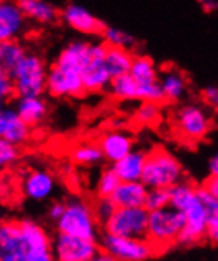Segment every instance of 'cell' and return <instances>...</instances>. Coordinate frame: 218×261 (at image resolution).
<instances>
[{
	"label": "cell",
	"mask_w": 218,
	"mask_h": 261,
	"mask_svg": "<svg viewBox=\"0 0 218 261\" xmlns=\"http://www.w3.org/2000/svg\"><path fill=\"white\" fill-rule=\"evenodd\" d=\"M103 37V43L107 44V46H117V48H123V49H133L138 40L125 32V30H122L119 27H114V25H104L103 30H101V34Z\"/></svg>",
	"instance_id": "f546056e"
},
{
	"label": "cell",
	"mask_w": 218,
	"mask_h": 261,
	"mask_svg": "<svg viewBox=\"0 0 218 261\" xmlns=\"http://www.w3.org/2000/svg\"><path fill=\"white\" fill-rule=\"evenodd\" d=\"M46 74L48 65L38 54H29L21 59L10 76L14 94L19 95H43L46 92Z\"/></svg>",
	"instance_id": "8992f818"
},
{
	"label": "cell",
	"mask_w": 218,
	"mask_h": 261,
	"mask_svg": "<svg viewBox=\"0 0 218 261\" xmlns=\"http://www.w3.org/2000/svg\"><path fill=\"white\" fill-rule=\"evenodd\" d=\"M100 250L97 239L59 233L52 241V255L59 261H93Z\"/></svg>",
	"instance_id": "8fae6325"
},
{
	"label": "cell",
	"mask_w": 218,
	"mask_h": 261,
	"mask_svg": "<svg viewBox=\"0 0 218 261\" xmlns=\"http://www.w3.org/2000/svg\"><path fill=\"white\" fill-rule=\"evenodd\" d=\"M176 128L183 140L199 141L212 128V117L204 106L192 103L183 105L176 113Z\"/></svg>",
	"instance_id": "30bf717a"
},
{
	"label": "cell",
	"mask_w": 218,
	"mask_h": 261,
	"mask_svg": "<svg viewBox=\"0 0 218 261\" xmlns=\"http://www.w3.org/2000/svg\"><path fill=\"white\" fill-rule=\"evenodd\" d=\"M149 211L144 206L136 207H116L113 216L103 226L104 233L125 238H146Z\"/></svg>",
	"instance_id": "ba28073f"
},
{
	"label": "cell",
	"mask_w": 218,
	"mask_h": 261,
	"mask_svg": "<svg viewBox=\"0 0 218 261\" xmlns=\"http://www.w3.org/2000/svg\"><path fill=\"white\" fill-rule=\"evenodd\" d=\"M119 182H120V179L117 177L113 168H106L97 180V195L98 196H111V193L119 186Z\"/></svg>",
	"instance_id": "1f68e13d"
},
{
	"label": "cell",
	"mask_w": 218,
	"mask_h": 261,
	"mask_svg": "<svg viewBox=\"0 0 218 261\" xmlns=\"http://www.w3.org/2000/svg\"><path fill=\"white\" fill-rule=\"evenodd\" d=\"M62 212H64V203H54V204H51L49 209H48V217H49V220L57 222V219L62 216Z\"/></svg>",
	"instance_id": "74e56055"
},
{
	"label": "cell",
	"mask_w": 218,
	"mask_h": 261,
	"mask_svg": "<svg viewBox=\"0 0 218 261\" xmlns=\"http://www.w3.org/2000/svg\"><path fill=\"white\" fill-rule=\"evenodd\" d=\"M201 7L204 8L207 13H213L216 11V7H218V0H199Z\"/></svg>",
	"instance_id": "60d3db41"
},
{
	"label": "cell",
	"mask_w": 218,
	"mask_h": 261,
	"mask_svg": "<svg viewBox=\"0 0 218 261\" xmlns=\"http://www.w3.org/2000/svg\"><path fill=\"white\" fill-rule=\"evenodd\" d=\"M198 195L206 209V222H207L206 238L212 244H216L218 241V196L212 195L204 186L198 187Z\"/></svg>",
	"instance_id": "484cf974"
},
{
	"label": "cell",
	"mask_w": 218,
	"mask_h": 261,
	"mask_svg": "<svg viewBox=\"0 0 218 261\" xmlns=\"http://www.w3.org/2000/svg\"><path fill=\"white\" fill-rule=\"evenodd\" d=\"M128 73L138 83L158 81V68L149 56H133Z\"/></svg>",
	"instance_id": "83f0119b"
},
{
	"label": "cell",
	"mask_w": 218,
	"mask_h": 261,
	"mask_svg": "<svg viewBox=\"0 0 218 261\" xmlns=\"http://www.w3.org/2000/svg\"><path fill=\"white\" fill-rule=\"evenodd\" d=\"M104 49L106 44L103 41L92 43V59L81 71L84 92H89V94H98V92L106 90L111 81V74L103 62Z\"/></svg>",
	"instance_id": "4fadbf2b"
},
{
	"label": "cell",
	"mask_w": 218,
	"mask_h": 261,
	"mask_svg": "<svg viewBox=\"0 0 218 261\" xmlns=\"http://www.w3.org/2000/svg\"><path fill=\"white\" fill-rule=\"evenodd\" d=\"M57 184L54 176L44 170H32L22 180V193L32 201H46L56 193Z\"/></svg>",
	"instance_id": "e0dca14e"
},
{
	"label": "cell",
	"mask_w": 218,
	"mask_h": 261,
	"mask_svg": "<svg viewBox=\"0 0 218 261\" xmlns=\"http://www.w3.org/2000/svg\"><path fill=\"white\" fill-rule=\"evenodd\" d=\"M19 159V149L16 144L8 143L0 138V168L10 166Z\"/></svg>",
	"instance_id": "e575fe53"
},
{
	"label": "cell",
	"mask_w": 218,
	"mask_h": 261,
	"mask_svg": "<svg viewBox=\"0 0 218 261\" xmlns=\"http://www.w3.org/2000/svg\"><path fill=\"white\" fill-rule=\"evenodd\" d=\"M92 59V43L84 40H76L68 43L64 49L59 53L54 64L67 67L76 71H83V68L89 64Z\"/></svg>",
	"instance_id": "d6986e66"
},
{
	"label": "cell",
	"mask_w": 218,
	"mask_h": 261,
	"mask_svg": "<svg viewBox=\"0 0 218 261\" xmlns=\"http://www.w3.org/2000/svg\"><path fill=\"white\" fill-rule=\"evenodd\" d=\"M60 18L70 29L83 35H100L103 27L106 25L90 10H87L79 4H71V2L62 10Z\"/></svg>",
	"instance_id": "5bb4252c"
},
{
	"label": "cell",
	"mask_w": 218,
	"mask_h": 261,
	"mask_svg": "<svg viewBox=\"0 0 218 261\" xmlns=\"http://www.w3.org/2000/svg\"><path fill=\"white\" fill-rule=\"evenodd\" d=\"M100 249L113 261H146L158 253L147 238H125L111 233L103 234Z\"/></svg>",
	"instance_id": "52a82bcc"
},
{
	"label": "cell",
	"mask_w": 218,
	"mask_h": 261,
	"mask_svg": "<svg viewBox=\"0 0 218 261\" xmlns=\"http://www.w3.org/2000/svg\"><path fill=\"white\" fill-rule=\"evenodd\" d=\"M202 98H204V101L209 106H216L218 105V89H216V86H213V84L206 86L204 90H202Z\"/></svg>",
	"instance_id": "8d00e7d4"
},
{
	"label": "cell",
	"mask_w": 218,
	"mask_h": 261,
	"mask_svg": "<svg viewBox=\"0 0 218 261\" xmlns=\"http://www.w3.org/2000/svg\"><path fill=\"white\" fill-rule=\"evenodd\" d=\"M13 108L30 128L40 125L48 116V101L41 95H19Z\"/></svg>",
	"instance_id": "ffe728a7"
},
{
	"label": "cell",
	"mask_w": 218,
	"mask_h": 261,
	"mask_svg": "<svg viewBox=\"0 0 218 261\" xmlns=\"http://www.w3.org/2000/svg\"><path fill=\"white\" fill-rule=\"evenodd\" d=\"M27 27V19L16 0H0V41L18 40Z\"/></svg>",
	"instance_id": "9a60e30c"
},
{
	"label": "cell",
	"mask_w": 218,
	"mask_h": 261,
	"mask_svg": "<svg viewBox=\"0 0 218 261\" xmlns=\"http://www.w3.org/2000/svg\"><path fill=\"white\" fill-rule=\"evenodd\" d=\"M169 206V190L168 189H147L144 207L147 211L161 209Z\"/></svg>",
	"instance_id": "d6a6232c"
},
{
	"label": "cell",
	"mask_w": 218,
	"mask_h": 261,
	"mask_svg": "<svg viewBox=\"0 0 218 261\" xmlns=\"http://www.w3.org/2000/svg\"><path fill=\"white\" fill-rule=\"evenodd\" d=\"M25 56V48L18 40H5L0 41V68L7 73H11L21 59Z\"/></svg>",
	"instance_id": "4316f807"
},
{
	"label": "cell",
	"mask_w": 218,
	"mask_h": 261,
	"mask_svg": "<svg viewBox=\"0 0 218 261\" xmlns=\"http://www.w3.org/2000/svg\"><path fill=\"white\" fill-rule=\"evenodd\" d=\"M0 138L16 146L27 143L30 138V127L21 119L16 110L7 105L0 108Z\"/></svg>",
	"instance_id": "2e32d148"
},
{
	"label": "cell",
	"mask_w": 218,
	"mask_h": 261,
	"mask_svg": "<svg viewBox=\"0 0 218 261\" xmlns=\"http://www.w3.org/2000/svg\"><path fill=\"white\" fill-rule=\"evenodd\" d=\"M146 193L147 187L141 180H120L109 198L117 207H136L144 206Z\"/></svg>",
	"instance_id": "44dd1931"
},
{
	"label": "cell",
	"mask_w": 218,
	"mask_h": 261,
	"mask_svg": "<svg viewBox=\"0 0 218 261\" xmlns=\"http://www.w3.org/2000/svg\"><path fill=\"white\" fill-rule=\"evenodd\" d=\"M161 119V108L160 103L155 101H143L134 111V122L138 125L149 127L158 124Z\"/></svg>",
	"instance_id": "4dcf8cb0"
},
{
	"label": "cell",
	"mask_w": 218,
	"mask_h": 261,
	"mask_svg": "<svg viewBox=\"0 0 218 261\" xmlns=\"http://www.w3.org/2000/svg\"><path fill=\"white\" fill-rule=\"evenodd\" d=\"M13 95H14V87H13L11 76L10 73L0 68V108H4L13 98Z\"/></svg>",
	"instance_id": "d590c367"
},
{
	"label": "cell",
	"mask_w": 218,
	"mask_h": 261,
	"mask_svg": "<svg viewBox=\"0 0 218 261\" xmlns=\"http://www.w3.org/2000/svg\"><path fill=\"white\" fill-rule=\"evenodd\" d=\"M98 146L103 159L114 163L134 147V138L125 130H111L100 138Z\"/></svg>",
	"instance_id": "ac0fdd59"
},
{
	"label": "cell",
	"mask_w": 218,
	"mask_h": 261,
	"mask_svg": "<svg viewBox=\"0 0 218 261\" xmlns=\"http://www.w3.org/2000/svg\"><path fill=\"white\" fill-rule=\"evenodd\" d=\"M158 84L161 87L165 100L169 101L182 100L188 90V81H186L185 74L173 67L158 71Z\"/></svg>",
	"instance_id": "603a6c76"
},
{
	"label": "cell",
	"mask_w": 218,
	"mask_h": 261,
	"mask_svg": "<svg viewBox=\"0 0 218 261\" xmlns=\"http://www.w3.org/2000/svg\"><path fill=\"white\" fill-rule=\"evenodd\" d=\"M183 179V168L171 152L155 149L147 153L141 182L147 189H169Z\"/></svg>",
	"instance_id": "277c9868"
},
{
	"label": "cell",
	"mask_w": 218,
	"mask_h": 261,
	"mask_svg": "<svg viewBox=\"0 0 218 261\" xmlns=\"http://www.w3.org/2000/svg\"><path fill=\"white\" fill-rule=\"evenodd\" d=\"M52 241L34 220H5L0 225V261H51Z\"/></svg>",
	"instance_id": "6da1fadb"
},
{
	"label": "cell",
	"mask_w": 218,
	"mask_h": 261,
	"mask_svg": "<svg viewBox=\"0 0 218 261\" xmlns=\"http://www.w3.org/2000/svg\"><path fill=\"white\" fill-rule=\"evenodd\" d=\"M5 222V209L2 206V203H0V225H2Z\"/></svg>",
	"instance_id": "b9f144b4"
},
{
	"label": "cell",
	"mask_w": 218,
	"mask_h": 261,
	"mask_svg": "<svg viewBox=\"0 0 218 261\" xmlns=\"http://www.w3.org/2000/svg\"><path fill=\"white\" fill-rule=\"evenodd\" d=\"M183 223V214L173 206L149 211L146 238L153 244L157 252H161L163 249L169 247L177 241Z\"/></svg>",
	"instance_id": "5b68a950"
},
{
	"label": "cell",
	"mask_w": 218,
	"mask_h": 261,
	"mask_svg": "<svg viewBox=\"0 0 218 261\" xmlns=\"http://www.w3.org/2000/svg\"><path fill=\"white\" fill-rule=\"evenodd\" d=\"M169 206L179 209L185 223L177 236L179 244L182 245H193L198 244L202 238H206V209L201 203L198 187L188 180H179L169 189Z\"/></svg>",
	"instance_id": "7a4b0ae2"
},
{
	"label": "cell",
	"mask_w": 218,
	"mask_h": 261,
	"mask_svg": "<svg viewBox=\"0 0 218 261\" xmlns=\"http://www.w3.org/2000/svg\"><path fill=\"white\" fill-rule=\"evenodd\" d=\"M146 157H147L146 150L133 147L122 159L114 162L111 168L120 180H141Z\"/></svg>",
	"instance_id": "7402d4cb"
},
{
	"label": "cell",
	"mask_w": 218,
	"mask_h": 261,
	"mask_svg": "<svg viewBox=\"0 0 218 261\" xmlns=\"http://www.w3.org/2000/svg\"><path fill=\"white\" fill-rule=\"evenodd\" d=\"M98 220L93 214V207L83 198H70L64 203V212L57 219L56 225L59 233H65L77 238L97 239L100 228Z\"/></svg>",
	"instance_id": "3957f363"
},
{
	"label": "cell",
	"mask_w": 218,
	"mask_h": 261,
	"mask_svg": "<svg viewBox=\"0 0 218 261\" xmlns=\"http://www.w3.org/2000/svg\"><path fill=\"white\" fill-rule=\"evenodd\" d=\"M46 92L56 98H73L84 95L81 73L52 64L46 74Z\"/></svg>",
	"instance_id": "7c38bea8"
},
{
	"label": "cell",
	"mask_w": 218,
	"mask_h": 261,
	"mask_svg": "<svg viewBox=\"0 0 218 261\" xmlns=\"http://www.w3.org/2000/svg\"><path fill=\"white\" fill-rule=\"evenodd\" d=\"M131 60H133V54L130 49H123V48H117V46L106 44L103 62L106 65V70L109 71V74H111V78L128 73Z\"/></svg>",
	"instance_id": "d4e9b609"
},
{
	"label": "cell",
	"mask_w": 218,
	"mask_h": 261,
	"mask_svg": "<svg viewBox=\"0 0 218 261\" xmlns=\"http://www.w3.org/2000/svg\"><path fill=\"white\" fill-rule=\"evenodd\" d=\"M109 94L117 100H136V101H165L158 81L138 83L130 73L116 76L109 81Z\"/></svg>",
	"instance_id": "9c48e42d"
},
{
	"label": "cell",
	"mask_w": 218,
	"mask_h": 261,
	"mask_svg": "<svg viewBox=\"0 0 218 261\" xmlns=\"http://www.w3.org/2000/svg\"><path fill=\"white\" fill-rule=\"evenodd\" d=\"M207 168H209V173H210L212 177H218V155H216V153L209 159Z\"/></svg>",
	"instance_id": "f35d334b"
},
{
	"label": "cell",
	"mask_w": 218,
	"mask_h": 261,
	"mask_svg": "<svg viewBox=\"0 0 218 261\" xmlns=\"http://www.w3.org/2000/svg\"><path fill=\"white\" fill-rule=\"evenodd\" d=\"M204 187H206L212 195L218 196V177H212V176H210V179L204 184Z\"/></svg>",
	"instance_id": "ab89813d"
},
{
	"label": "cell",
	"mask_w": 218,
	"mask_h": 261,
	"mask_svg": "<svg viewBox=\"0 0 218 261\" xmlns=\"http://www.w3.org/2000/svg\"><path fill=\"white\" fill-rule=\"evenodd\" d=\"M70 157L76 165H83V166L98 165L104 160L100 146L93 143H81L74 146L70 152Z\"/></svg>",
	"instance_id": "f1b7e54d"
},
{
	"label": "cell",
	"mask_w": 218,
	"mask_h": 261,
	"mask_svg": "<svg viewBox=\"0 0 218 261\" xmlns=\"http://www.w3.org/2000/svg\"><path fill=\"white\" fill-rule=\"evenodd\" d=\"M93 207V214H95V217L100 223H104L109 217L113 216V212L116 211V204L113 203V199L109 196H98V201L95 203Z\"/></svg>",
	"instance_id": "836d02e7"
},
{
	"label": "cell",
	"mask_w": 218,
	"mask_h": 261,
	"mask_svg": "<svg viewBox=\"0 0 218 261\" xmlns=\"http://www.w3.org/2000/svg\"><path fill=\"white\" fill-rule=\"evenodd\" d=\"M25 19L35 21L38 24H51L57 21L59 10L48 0H16Z\"/></svg>",
	"instance_id": "cb8c5ba5"
}]
</instances>
